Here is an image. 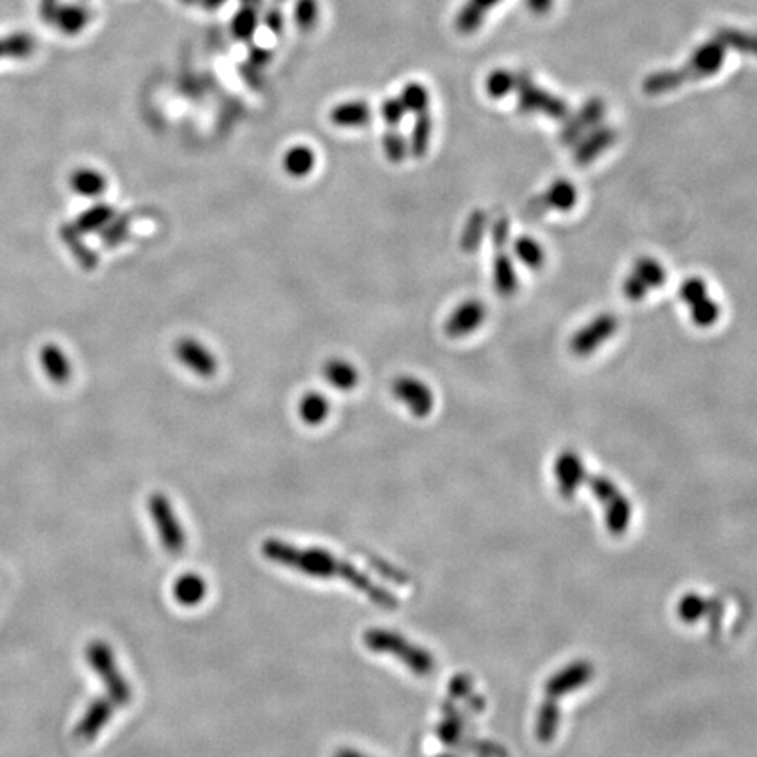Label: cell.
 <instances>
[{"label":"cell","mask_w":757,"mask_h":757,"mask_svg":"<svg viewBox=\"0 0 757 757\" xmlns=\"http://www.w3.org/2000/svg\"><path fill=\"white\" fill-rule=\"evenodd\" d=\"M261 555L269 561L286 566L290 570L305 574L307 577L316 579H340L351 584L356 591L365 595L374 605L384 610L398 608V600L395 595L386 591L382 585L372 581L367 574L358 570L351 563H346L340 557L325 551L309 547L303 549L299 546L288 544L279 538H269L261 544Z\"/></svg>","instance_id":"1"},{"label":"cell","mask_w":757,"mask_h":757,"mask_svg":"<svg viewBox=\"0 0 757 757\" xmlns=\"http://www.w3.org/2000/svg\"><path fill=\"white\" fill-rule=\"evenodd\" d=\"M724 56L726 48L721 43H717L715 39L708 41L707 44L700 46L693 53L691 60L685 65H682L681 69L661 71L645 77L642 83V90L647 95H663L681 88L682 84L689 81L713 76L723 67Z\"/></svg>","instance_id":"2"},{"label":"cell","mask_w":757,"mask_h":757,"mask_svg":"<svg viewBox=\"0 0 757 757\" xmlns=\"http://www.w3.org/2000/svg\"><path fill=\"white\" fill-rule=\"evenodd\" d=\"M363 644L369 651L376 654H389L395 656L405 664L414 675L428 677L435 668L433 656L427 649L412 644L404 634L397 631L374 628L363 634Z\"/></svg>","instance_id":"3"},{"label":"cell","mask_w":757,"mask_h":757,"mask_svg":"<svg viewBox=\"0 0 757 757\" xmlns=\"http://www.w3.org/2000/svg\"><path fill=\"white\" fill-rule=\"evenodd\" d=\"M86 657L97 677H101L103 682L113 703L118 707H126L132 700V687L130 682L123 677L113 649L102 640H93L86 647Z\"/></svg>","instance_id":"4"},{"label":"cell","mask_w":757,"mask_h":757,"mask_svg":"<svg viewBox=\"0 0 757 757\" xmlns=\"http://www.w3.org/2000/svg\"><path fill=\"white\" fill-rule=\"evenodd\" d=\"M517 109L521 114H544L553 120L568 118V103L540 88L526 71L516 74Z\"/></svg>","instance_id":"5"},{"label":"cell","mask_w":757,"mask_h":757,"mask_svg":"<svg viewBox=\"0 0 757 757\" xmlns=\"http://www.w3.org/2000/svg\"><path fill=\"white\" fill-rule=\"evenodd\" d=\"M148 512L152 516V525L158 531V538L169 555H179L186 549V531L179 523L172 502L162 495L154 493L148 500Z\"/></svg>","instance_id":"6"},{"label":"cell","mask_w":757,"mask_h":757,"mask_svg":"<svg viewBox=\"0 0 757 757\" xmlns=\"http://www.w3.org/2000/svg\"><path fill=\"white\" fill-rule=\"evenodd\" d=\"M682 302L689 305L691 320L700 329H710L721 316L719 303L713 302L708 295L707 284L700 278L685 279L681 286Z\"/></svg>","instance_id":"7"},{"label":"cell","mask_w":757,"mask_h":757,"mask_svg":"<svg viewBox=\"0 0 757 757\" xmlns=\"http://www.w3.org/2000/svg\"><path fill=\"white\" fill-rule=\"evenodd\" d=\"M393 397L416 418H428L435 407V397L428 384L414 376H398L391 384Z\"/></svg>","instance_id":"8"},{"label":"cell","mask_w":757,"mask_h":757,"mask_svg":"<svg viewBox=\"0 0 757 757\" xmlns=\"http://www.w3.org/2000/svg\"><path fill=\"white\" fill-rule=\"evenodd\" d=\"M577 201H579L577 188L568 179H555L544 193L531 199L525 209V218L538 220L551 209L566 212L575 207Z\"/></svg>","instance_id":"9"},{"label":"cell","mask_w":757,"mask_h":757,"mask_svg":"<svg viewBox=\"0 0 757 757\" xmlns=\"http://www.w3.org/2000/svg\"><path fill=\"white\" fill-rule=\"evenodd\" d=\"M619 329V320L614 314H602L579 329L570 340V351L585 358L595 353L602 344Z\"/></svg>","instance_id":"10"},{"label":"cell","mask_w":757,"mask_h":757,"mask_svg":"<svg viewBox=\"0 0 757 757\" xmlns=\"http://www.w3.org/2000/svg\"><path fill=\"white\" fill-rule=\"evenodd\" d=\"M174 354H176L177 361L184 369H188L190 372H193L199 378H214L216 372H218L220 365H218L216 356L197 339L184 337V339L177 340L176 346H174Z\"/></svg>","instance_id":"11"},{"label":"cell","mask_w":757,"mask_h":757,"mask_svg":"<svg viewBox=\"0 0 757 757\" xmlns=\"http://www.w3.org/2000/svg\"><path fill=\"white\" fill-rule=\"evenodd\" d=\"M606 105L605 102L598 97L589 99L582 105L581 109L566 122V125L563 126L561 133H559V141L566 146L575 144L582 135H585L589 130H593L595 126L605 118Z\"/></svg>","instance_id":"12"},{"label":"cell","mask_w":757,"mask_h":757,"mask_svg":"<svg viewBox=\"0 0 757 757\" xmlns=\"http://www.w3.org/2000/svg\"><path fill=\"white\" fill-rule=\"evenodd\" d=\"M487 309L480 300H465L456 307L444 323V333L449 339H463L474 333L486 321Z\"/></svg>","instance_id":"13"},{"label":"cell","mask_w":757,"mask_h":757,"mask_svg":"<svg viewBox=\"0 0 757 757\" xmlns=\"http://www.w3.org/2000/svg\"><path fill=\"white\" fill-rule=\"evenodd\" d=\"M114 707L116 705L113 703L111 698L93 700L90 703V707L86 708L84 715L77 723L76 730H74L77 738L83 740V742L95 740L103 732V728L109 724V721L113 719Z\"/></svg>","instance_id":"14"},{"label":"cell","mask_w":757,"mask_h":757,"mask_svg":"<svg viewBox=\"0 0 757 757\" xmlns=\"http://www.w3.org/2000/svg\"><path fill=\"white\" fill-rule=\"evenodd\" d=\"M617 141V132L612 126H596L585 135L582 141H577L575 152H574V162L577 165H589L595 162L602 152L612 148Z\"/></svg>","instance_id":"15"},{"label":"cell","mask_w":757,"mask_h":757,"mask_svg":"<svg viewBox=\"0 0 757 757\" xmlns=\"http://www.w3.org/2000/svg\"><path fill=\"white\" fill-rule=\"evenodd\" d=\"M372 120V107L363 101L342 102L329 111V122L339 128H361Z\"/></svg>","instance_id":"16"},{"label":"cell","mask_w":757,"mask_h":757,"mask_svg":"<svg viewBox=\"0 0 757 757\" xmlns=\"http://www.w3.org/2000/svg\"><path fill=\"white\" fill-rule=\"evenodd\" d=\"M323 378L339 391H351L359 382V372L344 358H329L321 367Z\"/></svg>","instance_id":"17"},{"label":"cell","mask_w":757,"mask_h":757,"mask_svg":"<svg viewBox=\"0 0 757 757\" xmlns=\"http://www.w3.org/2000/svg\"><path fill=\"white\" fill-rule=\"evenodd\" d=\"M585 477L581 457L570 451L563 453L555 461V479L559 482V489L563 495L570 496L574 489L581 484Z\"/></svg>","instance_id":"18"},{"label":"cell","mask_w":757,"mask_h":757,"mask_svg":"<svg viewBox=\"0 0 757 757\" xmlns=\"http://www.w3.org/2000/svg\"><path fill=\"white\" fill-rule=\"evenodd\" d=\"M493 284L500 297H512L517 290V276L506 248H496L493 263Z\"/></svg>","instance_id":"19"},{"label":"cell","mask_w":757,"mask_h":757,"mask_svg":"<svg viewBox=\"0 0 757 757\" xmlns=\"http://www.w3.org/2000/svg\"><path fill=\"white\" fill-rule=\"evenodd\" d=\"M207 596V584L199 574H184L174 582V598L182 606L201 605Z\"/></svg>","instance_id":"20"},{"label":"cell","mask_w":757,"mask_h":757,"mask_svg":"<svg viewBox=\"0 0 757 757\" xmlns=\"http://www.w3.org/2000/svg\"><path fill=\"white\" fill-rule=\"evenodd\" d=\"M316 165V152L305 144L291 146L282 156V169L288 176L302 179L307 177Z\"/></svg>","instance_id":"21"},{"label":"cell","mask_w":757,"mask_h":757,"mask_svg":"<svg viewBox=\"0 0 757 757\" xmlns=\"http://www.w3.org/2000/svg\"><path fill=\"white\" fill-rule=\"evenodd\" d=\"M713 39L721 43L724 48H732L743 54H752L757 58V30L745 32L734 26H721L715 30Z\"/></svg>","instance_id":"22"},{"label":"cell","mask_w":757,"mask_h":757,"mask_svg":"<svg viewBox=\"0 0 757 757\" xmlns=\"http://www.w3.org/2000/svg\"><path fill=\"white\" fill-rule=\"evenodd\" d=\"M329 414V400L318 391L305 393L299 402V416L303 425L320 427L327 421Z\"/></svg>","instance_id":"23"},{"label":"cell","mask_w":757,"mask_h":757,"mask_svg":"<svg viewBox=\"0 0 757 757\" xmlns=\"http://www.w3.org/2000/svg\"><path fill=\"white\" fill-rule=\"evenodd\" d=\"M487 223H489L487 214H486L482 209L474 211V212L468 216V220H467L465 227L461 230L459 248H461L463 251L468 252V254L477 251L480 248V244H482L484 233H486V230H487Z\"/></svg>","instance_id":"24"},{"label":"cell","mask_w":757,"mask_h":757,"mask_svg":"<svg viewBox=\"0 0 757 757\" xmlns=\"http://www.w3.org/2000/svg\"><path fill=\"white\" fill-rule=\"evenodd\" d=\"M258 25H260L258 7H254V5H242L233 15V18L230 22V30H231V35L237 41L250 43L252 37H254L256 30H258Z\"/></svg>","instance_id":"25"},{"label":"cell","mask_w":757,"mask_h":757,"mask_svg":"<svg viewBox=\"0 0 757 757\" xmlns=\"http://www.w3.org/2000/svg\"><path fill=\"white\" fill-rule=\"evenodd\" d=\"M416 116L418 118H416V123L410 133V141H408V152H412L416 158H423L428 152L433 122L428 113H421Z\"/></svg>","instance_id":"26"},{"label":"cell","mask_w":757,"mask_h":757,"mask_svg":"<svg viewBox=\"0 0 757 757\" xmlns=\"http://www.w3.org/2000/svg\"><path fill=\"white\" fill-rule=\"evenodd\" d=\"M634 278L640 279L649 290L653 288H661L666 280V270L663 269V265L656 261L654 258H640L634 261L633 265V272Z\"/></svg>","instance_id":"27"},{"label":"cell","mask_w":757,"mask_h":757,"mask_svg":"<svg viewBox=\"0 0 757 757\" xmlns=\"http://www.w3.org/2000/svg\"><path fill=\"white\" fill-rule=\"evenodd\" d=\"M514 252H516V256L528 267V269H540L542 265H544V261H546V254H544V250H542V246L535 241V239H531L528 235H523V237H517L516 239V242H514Z\"/></svg>","instance_id":"28"},{"label":"cell","mask_w":757,"mask_h":757,"mask_svg":"<svg viewBox=\"0 0 757 757\" xmlns=\"http://www.w3.org/2000/svg\"><path fill=\"white\" fill-rule=\"evenodd\" d=\"M400 101L404 102L405 109L414 114L428 113L429 93L421 83H408L405 84Z\"/></svg>","instance_id":"29"},{"label":"cell","mask_w":757,"mask_h":757,"mask_svg":"<svg viewBox=\"0 0 757 757\" xmlns=\"http://www.w3.org/2000/svg\"><path fill=\"white\" fill-rule=\"evenodd\" d=\"M382 152L391 163H402L408 156V143L404 133L398 132L397 128H389L382 135Z\"/></svg>","instance_id":"30"},{"label":"cell","mask_w":757,"mask_h":757,"mask_svg":"<svg viewBox=\"0 0 757 757\" xmlns=\"http://www.w3.org/2000/svg\"><path fill=\"white\" fill-rule=\"evenodd\" d=\"M514 88H516V74L508 73L506 69H496L486 77V93L495 101L504 99L505 95L514 92Z\"/></svg>","instance_id":"31"},{"label":"cell","mask_w":757,"mask_h":757,"mask_svg":"<svg viewBox=\"0 0 757 757\" xmlns=\"http://www.w3.org/2000/svg\"><path fill=\"white\" fill-rule=\"evenodd\" d=\"M320 5L318 0H295L293 22L302 32H310L318 24Z\"/></svg>","instance_id":"32"},{"label":"cell","mask_w":757,"mask_h":757,"mask_svg":"<svg viewBox=\"0 0 757 757\" xmlns=\"http://www.w3.org/2000/svg\"><path fill=\"white\" fill-rule=\"evenodd\" d=\"M484 18H486V15H482L470 2H467L456 15V30L463 35H472L482 26Z\"/></svg>","instance_id":"33"},{"label":"cell","mask_w":757,"mask_h":757,"mask_svg":"<svg viewBox=\"0 0 757 757\" xmlns=\"http://www.w3.org/2000/svg\"><path fill=\"white\" fill-rule=\"evenodd\" d=\"M405 109L404 102L400 101V97H388L386 101L380 103V116L386 122V125L391 128H397L400 125V122L404 120Z\"/></svg>","instance_id":"34"},{"label":"cell","mask_w":757,"mask_h":757,"mask_svg":"<svg viewBox=\"0 0 757 757\" xmlns=\"http://www.w3.org/2000/svg\"><path fill=\"white\" fill-rule=\"evenodd\" d=\"M623 291H624L626 299L631 300V302H640V300H644L647 297V293L651 290L640 279L634 278L633 274H630L626 278V280H624V284H623Z\"/></svg>","instance_id":"35"},{"label":"cell","mask_w":757,"mask_h":757,"mask_svg":"<svg viewBox=\"0 0 757 757\" xmlns=\"http://www.w3.org/2000/svg\"><path fill=\"white\" fill-rule=\"evenodd\" d=\"M508 239H510V221L502 216L491 225V241H493L495 250L506 248Z\"/></svg>","instance_id":"36"},{"label":"cell","mask_w":757,"mask_h":757,"mask_svg":"<svg viewBox=\"0 0 757 757\" xmlns=\"http://www.w3.org/2000/svg\"><path fill=\"white\" fill-rule=\"evenodd\" d=\"M239 76L242 77V81L251 88V90H261L263 88V76H261V69L254 67L250 62L242 64L239 67Z\"/></svg>","instance_id":"37"},{"label":"cell","mask_w":757,"mask_h":757,"mask_svg":"<svg viewBox=\"0 0 757 757\" xmlns=\"http://www.w3.org/2000/svg\"><path fill=\"white\" fill-rule=\"evenodd\" d=\"M260 22H263V25L267 26L272 34H276V35H280V34H282V28H284V15H282V11H280L279 7H276V5L269 7V9L263 13V18H261Z\"/></svg>","instance_id":"38"},{"label":"cell","mask_w":757,"mask_h":757,"mask_svg":"<svg viewBox=\"0 0 757 757\" xmlns=\"http://www.w3.org/2000/svg\"><path fill=\"white\" fill-rule=\"evenodd\" d=\"M272 56H274V53L267 50V48H263V46H251L250 51H248V62L251 65H254V67H258V69L267 67L272 62Z\"/></svg>","instance_id":"39"},{"label":"cell","mask_w":757,"mask_h":757,"mask_svg":"<svg viewBox=\"0 0 757 757\" xmlns=\"http://www.w3.org/2000/svg\"><path fill=\"white\" fill-rule=\"evenodd\" d=\"M555 0H526V5L533 15L546 16L553 9Z\"/></svg>","instance_id":"40"},{"label":"cell","mask_w":757,"mask_h":757,"mask_svg":"<svg viewBox=\"0 0 757 757\" xmlns=\"http://www.w3.org/2000/svg\"><path fill=\"white\" fill-rule=\"evenodd\" d=\"M477 11H480L482 15H486V11H489V9H493L495 5H498L502 0H468Z\"/></svg>","instance_id":"41"},{"label":"cell","mask_w":757,"mask_h":757,"mask_svg":"<svg viewBox=\"0 0 757 757\" xmlns=\"http://www.w3.org/2000/svg\"><path fill=\"white\" fill-rule=\"evenodd\" d=\"M333 757H372L367 756V754H363V752H359V751H356V749H348V747H344V749H340V751H337Z\"/></svg>","instance_id":"42"},{"label":"cell","mask_w":757,"mask_h":757,"mask_svg":"<svg viewBox=\"0 0 757 757\" xmlns=\"http://www.w3.org/2000/svg\"><path fill=\"white\" fill-rule=\"evenodd\" d=\"M203 9L207 11H216L220 9L223 4H227V0H201Z\"/></svg>","instance_id":"43"},{"label":"cell","mask_w":757,"mask_h":757,"mask_svg":"<svg viewBox=\"0 0 757 757\" xmlns=\"http://www.w3.org/2000/svg\"><path fill=\"white\" fill-rule=\"evenodd\" d=\"M241 2H242V5H254V7H258V5H261L263 0H241Z\"/></svg>","instance_id":"44"},{"label":"cell","mask_w":757,"mask_h":757,"mask_svg":"<svg viewBox=\"0 0 757 757\" xmlns=\"http://www.w3.org/2000/svg\"><path fill=\"white\" fill-rule=\"evenodd\" d=\"M181 4H184V5H193V4H197V2H201V0H179Z\"/></svg>","instance_id":"45"},{"label":"cell","mask_w":757,"mask_h":757,"mask_svg":"<svg viewBox=\"0 0 757 757\" xmlns=\"http://www.w3.org/2000/svg\"><path fill=\"white\" fill-rule=\"evenodd\" d=\"M276 2H286V0H276Z\"/></svg>","instance_id":"46"},{"label":"cell","mask_w":757,"mask_h":757,"mask_svg":"<svg viewBox=\"0 0 757 757\" xmlns=\"http://www.w3.org/2000/svg\"><path fill=\"white\" fill-rule=\"evenodd\" d=\"M438 757H453V756H438Z\"/></svg>","instance_id":"47"}]
</instances>
